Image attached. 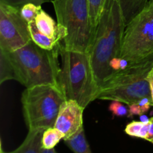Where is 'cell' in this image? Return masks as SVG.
Instances as JSON below:
<instances>
[{
	"label": "cell",
	"mask_w": 153,
	"mask_h": 153,
	"mask_svg": "<svg viewBox=\"0 0 153 153\" xmlns=\"http://www.w3.org/2000/svg\"><path fill=\"white\" fill-rule=\"evenodd\" d=\"M149 122H142V121H132L126 126L125 132L128 135L134 137H139L146 140L147 136Z\"/></svg>",
	"instance_id": "e0dca14e"
},
{
	"label": "cell",
	"mask_w": 153,
	"mask_h": 153,
	"mask_svg": "<svg viewBox=\"0 0 153 153\" xmlns=\"http://www.w3.org/2000/svg\"><path fill=\"white\" fill-rule=\"evenodd\" d=\"M52 2L57 22L66 33L62 41L64 47L88 53L95 34L88 0H53Z\"/></svg>",
	"instance_id": "5b68a950"
},
{
	"label": "cell",
	"mask_w": 153,
	"mask_h": 153,
	"mask_svg": "<svg viewBox=\"0 0 153 153\" xmlns=\"http://www.w3.org/2000/svg\"><path fill=\"white\" fill-rule=\"evenodd\" d=\"M146 140H148L150 143H153V117L149 119V128H148V133L146 137Z\"/></svg>",
	"instance_id": "603a6c76"
},
{
	"label": "cell",
	"mask_w": 153,
	"mask_h": 153,
	"mask_svg": "<svg viewBox=\"0 0 153 153\" xmlns=\"http://www.w3.org/2000/svg\"><path fill=\"white\" fill-rule=\"evenodd\" d=\"M28 28H29L31 40L37 46L43 48V49H48V50L53 49L56 46H58L59 43L62 41V40H61V39L52 38V37H49L46 34H43L36 26L34 21L28 23Z\"/></svg>",
	"instance_id": "7c38bea8"
},
{
	"label": "cell",
	"mask_w": 153,
	"mask_h": 153,
	"mask_svg": "<svg viewBox=\"0 0 153 153\" xmlns=\"http://www.w3.org/2000/svg\"><path fill=\"white\" fill-rule=\"evenodd\" d=\"M153 52V0L126 26L121 59L129 64Z\"/></svg>",
	"instance_id": "52a82bcc"
},
{
	"label": "cell",
	"mask_w": 153,
	"mask_h": 153,
	"mask_svg": "<svg viewBox=\"0 0 153 153\" xmlns=\"http://www.w3.org/2000/svg\"><path fill=\"white\" fill-rule=\"evenodd\" d=\"M153 68V52L115 73L100 88L97 100L119 101L127 105L152 98L148 77Z\"/></svg>",
	"instance_id": "277c9868"
},
{
	"label": "cell",
	"mask_w": 153,
	"mask_h": 153,
	"mask_svg": "<svg viewBox=\"0 0 153 153\" xmlns=\"http://www.w3.org/2000/svg\"><path fill=\"white\" fill-rule=\"evenodd\" d=\"M62 139H64V134L55 127H51L43 131L42 147L46 149H54Z\"/></svg>",
	"instance_id": "9a60e30c"
},
{
	"label": "cell",
	"mask_w": 153,
	"mask_h": 153,
	"mask_svg": "<svg viewBox=\"0 0 153 153\" xmlns=\"http://www.w3.org/2000/svg\"><path fill=\"white\" fill-rule=\"evenodd\" d=\"M61 68L58 86L66 100H75L84 108L97 100V84L88 53L68 50L60 43Z\"/></svg>",
	"instance_id": "3957f363"
},
{
	"label": "cell",
	"mask_w": 153,
	"mask_h": 153,
	"mask_svg": "<svg viewBox=\"0 0 153 153\" xmlns=\"http://www.w3.org/2000/svg\"><path fill=\"white\" fill-rule=\"evenodd\" d=\"M41 153H58V152H56L55 148L52 149H43V148L42 147Z\"/></svg>",
	"instance_id": "d4e9b609"
},
{
	"label": "cell",
	"mask_w": 153,
	"mask_h": 153,
	"mask_svg": "<svg viewBox=\"0 0 153 153\" xmlns=\"http://www.w3.org/2000/svg\"><path fill=\"white\" fill-rule=\"evenodd\" d=\"M60 43L55 49L48 50L31 40L16 51L6 52L13 67L14 80L26 88L42 85L58 86Z\"/></svg>",
	"instance_id": "7a4b0ae2"
},
{
	"label": "cell",
	"mask_w": 153,
	"mask_h": 153,
	"mask_svg": "<svg viewBox=\"0 0 153 153\" xmlns=\"http://www.w3.org/2000/svg\"><path fill=\"white\" fill-rule=\"evenodd\" d=\"M43 131L44 129L42 128L29 129L22 144L15 150L7 153H41Z\"/></svg>",
	"instance_id": "8fae6325"
},
{
	"label": "cell",
	"mask_w": 153,
	"mask_h": 153,
	"mask_svg": "<svg viewBox=\"0 0 153 153\" xmlns=\"http://www.w3.org/2000/svg\"><path fill=\"white\" fill-rule=\"evenodd\" d=\"M64 141L74 153H93L87 141L84 128L73 137Z\"/></svg>",
	"instance_id": "5bb4252c"
},
{
	"label": "cell",
	"mask_w": 153,
	"mask_h": 153,
	"mask_svg": "<svg viewBox=\"0 0 153 153\" xmlns=\"http://www.w3.org/2000/svg\"><path fill=\"white\" fill-rule=\"evenodd\" d=\"M126 26L119 1L107 0L88 52L100 89L115 73L128 65L121 59Z\"/></svg>",
	"instance_id": "6da1fadb"
},
{
	"label": "cell",
	"mask_w": 153,
	"mask_h": 153,
	"mask_svg": "<svg viewBox=\"0 0 153 153\" xmlns=\"http://www.w3.org/2000/svg\"><path fill=\"white\" fill-rule=\"evenodd\" d=\"M34 22L37 28L48 37L61 39L62 41L65 37L66 33L64 28L60 26L58 22H55L52 16H49L43 9L37 16Z\"/></svg>",
	"instance_id": "30bf717a"
},
{
	"label": "cell",
	"mask_w": 153,
	"mask_h": 153,
	"mask_svg": "<svg viewBox=\"0 0 153 153\" xmlns=\"http://www.w3.org/2000/svg\"><path fill=\"white\" fill-rule=\"evenodd\" d=\"M125 103L121 102L119 101H112L109 106V110L113 114V115L117 117H124L128 116V107L127 105H124Z\"/></svg>",
	"instance_id": "ffe728a7"
},
{
	"label": "cell",
	"mask_w": 153,
	"mask_h": 153,
	"mask_svg": "<svg viewBox=\"0 0 153 153\" xmlns=\"http://www.w3.org/2000/svg\"><path fill=\"white\" fill-rule=\"evenodd\" d=\"M52 1L53 0H0V2H3L4 4L20 8L22 6L25 4H28V3H32V4H37V5H41L44 3Z\"/></svg>",
	"instance_id": "44dd1931"
},
{
	"label": "cell",
	"mask_w": 153,
	"mask_h": 153,
	"mask_svg": "<svg viewBox=\"0 0 153 153\" xmlns=\"http://www.w3.org/2000/svg\"><path fill=\"white\" fill-rule=\"evenodd\" d=\"M123 15L126 25L137 16L145 7L148 0H118Z\"/></svg>",
	"instance_id": "4fadbf2b"
},
{
	"label": "cell",
	"mask_w": 153,
	"mask_h": 153,
	"mask_svg": "<svg viewBox=\"0 0 153 153\" xmlns=\"http://www.w3.org/2000/svg\"><path fill=\"white\" fill-rule=\"evenodd\" d=\"M149 82V85H150V89H151V94H152V99L153 101V68L150 71L149 74V77H148Z\"/></svg>",
	"instance_id": "cb8c5ba5"
},
{
	"label": "cell",
	"mask_w": 153,
	"mask_h": 153,
	"mask_svg": "<svg viewBox=\"0 0 153 153\" xmlns=\"http://www.w3.org/2000/svg\"><path fill=\"white\" fill-rule=\"evenodd\" d=\"M9 80H14L13 67L6 52L0 50V84Z\"/></svg>",
	"instance_id": "2e32d148"
},
{
	"label": "cell",
	"mask_w": 153,
	"mask_h": 153,
	"mask_svg": "<svg viewBox=\"0 0 153 153\" xmlns=\"http://www.w3.org/2000/svg\"><path fill=\"white\" fill-rule=\"evenodd\" d=\"M106 1L107 0H88L91 21L93 25L95 28V31Z\"/></svg>",
	"instance_id": "ac0fdd59"
},
{
	"label": "cell",
	"mask_w": 153,
	"mask_h": 153,
	"mask_svg": "<svg viewBox=\"0 0 153 153\" xmlns=\"http://www.w3.org/2000/svg\"><path fill=\"white\" fill-rule=\"evenodd\" d=\"M84 110L75 100H65L63 102L54 126L64 134L63 140L71 138L84 128Z\"/></svg>",
	"instance_id": "9c48e42d"
},
{
	"label": "cell",
	"mask_w": 153,
	"mask_h": 153,
	"mask_svg": "<svg viewBox=\"0 0 153 153\" xmlns=\"http://www.w3.org/2000/svg\"><path fill=\"white\" fill-rule=\"evenodd\" d=\"M65 100L57 85H42L26 88L22 92L21 102L28 130H46L55 126L60 108Z\"/></svg>",
	"instance_id": "8992f818"
},
{
	"label": "cell",
	"mask_w": 153,
	"mask_h": 153,
	"mask_svg": "<svg viewBox=\"0 0 153 153\" xmlns=\"http://www.w3.org/2000/svg\"><path fill=\"white\" fill-rule=\"evenodd\" d=\"M128 106V117H132L134 115H143L140 109V105L137 103H132V104L129 105Z\"/></svg>",
	"instance_id": "7402d4cb"
},
{
	"label": "cell",
	"mask_w": 153,
	"mask_h": 153,
	"mask_svg": "<svg viewBox=\"0 0 153 153\" xmlns=\"http://www.w3.org/2000/svg\"><path fill=\"white\" fill-rule=\"evenodd\" d=\"M31 40L28 23L19 7L0 2V50L12 52Z\"/></svg>",
	"instance_id": "ba28073f"
},
{
	"label": "cell",
	"mask_w": 153,
	"mask_h": 153,
	"mask_svg": "<svg viewBox=\"0 0 153 153\" xmlns=\"http://www.w3.org/2000/svg\"><path fill=\"white\" fill-rule=\"evenodd\" d=\"M0 153H7V152H4V150H3V149H2V148L1 147V152H0Z\"/></svg>",
	"instance_id": "484cf974"
},
{
	"label": "cell",
	"mask_w": 153,
	"mask_h": 153,
	"mask_svg": "<svg viewBox=\"0 0 153 153\" xmlns=\"http://www.w3.org/2000/svg\"><path fill=\"white\" fill-rule=\"evenodd\" d=\"M41 10V5H37V4H32V3H28L20 7V13L22 18L28 23H30L35 20L36 17Z\"/></svg>",
	"instance_id": "d6986e66"
}]
</instances>
